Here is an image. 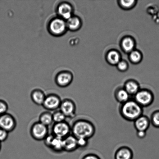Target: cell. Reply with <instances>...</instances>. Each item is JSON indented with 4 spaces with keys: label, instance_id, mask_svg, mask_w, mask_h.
Returning a JSON list of instances; mask_svg holds the SVG:
<instances>
[{
    "label": "cell",
    "instance_id": "obj_9",
    "mask_svg": "<svg viewBox=\"0 0 159 159\" xmlns=\"http://www.w3.org/2000/svg\"><path fill=\"white\" fill-rule=\"evenodd\" d=\"M16 126V120L11 114L7 113L0 116V128L10 133L15 130Z\"/></svg>",
    "mask_w": 159,
    "mask_h": 159
},
{
    "label": "cell",
    "instance_id": "obj_30",
    "mask_svg": "<svg viewBox=\"0 0 159 159\" xmlns=\"http://www.w3.org/2000/svg\"><path fill=\"white\" fill-rule=\"evenodd\" d=\"M118 69L121 71H125L128 68V64L125 61H120L117 64Z\"/></svg>",
    "mask_w": 159,
    "mask_h": 159
},
{
    "label": "cell",
    "instance_id": "obj_21",
    "mask_svg": "<svg viewBox=\"0 0 159 159\" xmlns=\"http://www.w3.org/2000/svg\"><path fill=\"white\" fill-rule=\"evenodd\" d=\"M121 46L123 49L126 52H131L133 51L134 48V41L130 37H126L123 40Z\"/></svg>",
    "mask_w": 159,
    "mask_h": 159
},
{
    "label": "cell",
    "instance_id": "obj_11",
    "mask_svg": "<svg viewBox=\"0 0 159 159\" xmlns=\"http://www.w3.org/2000/svg\"><path fill=\"white\" fill-rule=\"evenodd\" d=\"M76 105L72 99L66 98L62 101L60 110L66 118H73L76 116Z\"/></svg>",
    "mask_w": 159,
    "mask_h": 159
},
{
    "label": "cell",
    "instance_id": "obj_24",
    "mask_svg": "<svg viewBox=\"0 0 159 159\" xmlns=\"http://www.w3.org/2000/svg\"><path fill=\"white\" fill-rule=\"evenodd\" d=\"M151 124L154 127L159 128V110L152 113L150 118Z\"/></svg>",
    "mask_w": 159,
    "mask_h": 159
},
{
    "label": "cell",
    "instance_id": "obj_4",
    "mask_svg": "<svg viewBox=\"0 0 159 159\" xmlns=\"http://www.w3.org/2000/svg\"><path fill=\"white\" fill-rule=\"evenodd\" d=\"M134 97V100L143 108L150 106L155 100L154 93L148 89H140Z\"/></svg>",
    "mask_w": 159,
    "mask_h": 159
},
{
    "label": "cell",
    "instance_id": "obj_2",
    "mask_svg": "<svg viewBox=\"0 0 159 159\" xmlns=\"http://www.w3.org/2000/svg\"><path fill=\"white\" fill-rule=\"evenodd\" d=\"M119 111L121 116L129 121L135 120L143 113V107L140 106L134 99H130L127 102L121 104Z\"/></svg>",
    "mask_w": 159,
    "mask_h": 159
},
{
    "label": "cell",
    "instance_id": "obj_6",
    "mask_svg": "<svg viewBox=\"0 0 159 159\" xmlns=\"http://www.w3.org/2000/svg\"><path fill=\"white\" fill-rule=\"evenodd\" d=\"M52 134L63 139L71 134V126L66 121L54 123L52 128Z\"/></svg>",
    "mask_w": 159,
    "mask_h": 159
},
{
    "label": "cell",
    "instance_id": "obj_18",
    "mask_svg": "<svg viewBox=\"0 0 159 159\" xmlns=\"http://www.w3.org/2000/svg\"><path fill=\"white\" fill-rule=\"evenodd\" d=\"M114 97L116 100L120 104L127 102L130 99V95L124 88L116 89L114 93Z\"/></svg>",
    "mask_w": 159,
    "mask_h": 159
},
{
    "label": "cell",
    "instance_id": "obj_27",
    "mask_svg": "<svg viewBox=\"0 0 159 159\" xmlns=\"http://www.w3.org/2000/svg\"><path fill=\"white\" fill-rule=\"evenodd\" d=\"M135 1H121L120 4L124 8L127 9L133 7L135 3Z\"/></svg>",
    "mask_w": 159,
    "mask_h": 159
},
{
    "label": "cell",
    "instance_id": "obj_33",
    "mask_svg": "<svg viewBox=\"0 0 159 159\" xmlns=\"http://www.w3.org/2000/svg\"><path fill=\"white\" fill-rule=\"evenodd\" d=\"M1 143H0V152H1Z\"/></svg>",
    "mask_w": 159,
    "mask_h": 159
},
{
    "label": "cell",
    "instance_id": "obj_20",
    "mask_svg": "<svg viewBox=\"0 0 159 159\" xmlns=\"http://www.w3.org/2000/svg\"><path fill=\"white\" fill-rule=\"evenodd\" d=\"M39 121L47 127L51 125L54 122L52 113L49 111L43 112L39 116Z\"/></svg>",
    "mask_w": 159,
    "mask_h": 159
},
{
    "label": "cell",
    "instance_id": "obj_25",
    "mask_svg": "<svg viewBox=\"0 0 159 159\" xmlns=\"http://www.w3.org/2000/svg\"><path fill=\"white\" fill-rule=\"evenodd\" d=\"M130 59L131 61L133 62V63H139L141 60V54L138 51H133L130 52Z\"/></svg>",
    "mask_w": 159,
    "mask_h": 159
},
{
    "label": "cell",
    "instance_id": "obj_29",
    "mask_svg": "<svg viewBox=\"0 0 159 159\" xmlns=\"http://www.w3.org/2000/svg\"><path fill=\"white\" fill-rule=\"evenodd\" d=\"M9 132L4 129L0 128V143L4 142L7 139L9 136Z\"/></svg>",
    "mask_w": 159,
    "mask_h": 159
},
{
    "label": "cell",
    "instance_id": "obj_19",
    "mask_svg": "<svg viewBox=\"0 0 159 159\" xmlns=\"http://www.w3.org/2000/svg\"><path fill=\"white\" fill-rule=\"evenodd\" d=\"M124 88L130 96H134L140 89L139 84L134 80L127 81L125 84Z\"/></svg>",
    "mask_w": 159,
    "mask_h": 159
},
{
    "label": "cell",
    "instance_id": "obj_3",
    "mask_svg": "<svg viewBox=\"0 0 159 159\" xmlns=\"http://www.w3.org/2000/svg\"><path fill=\"white\" fill-rule=\"evenodd\" d=\"M47 29L51 35L57 37L65 35L68 30L66 20L57 16L49 20L48 24Z\"/></svg>",
    "mask_w": 159,
    "mask_h": 159
},
{
    "label": "cell",
    "instance_id": "obj_23",
    "mask_svg": "<svg viewBox=\"0 0 159 159\" xmlns=\"http://www.w3.org/2000/svg\"><path fill=\"white\" fill-rule=\"evenodd\" d=\"M52 114L53 120L54 123H60L66 121V116L60 110L54 111Z\"/></svg>",
    "mask_w": 159,
    "mask_h": 159
},
{
    "label": "cell",
    "instance_id": "obj_22",
    "mask_svg": "<svg viewBox=\"0 0 159 159\" xmlns=\"http://www.w3.org/2000/svg\"><path fill=\"white\" fill-rule=\"evenodd\" d=\"M107 60L111 64L117 65L120 61V57L118 52L115 51H110L107 54Z\"/></svg>",
    "mask_w": 159,
    "mask_h": 159
},
{
    "label": "cell",
    "instance_id": "obj_1",
    "mask_svg": "<svg viewBox=\"0 0 159 159\" xmlns=\"http://www.w3.org/2000/svg\"><path fill=\"white\" fill-rule=\"evenodd\" d=\"M96 129L91 121L84 119L76 120L71 126V134L77 139H89L94 136Z\"/></svg>",
    "mask_w": 159,
    "mask_h": 159
},
{
    "label": "cell",
    "instance_id": "obj_5",
    "mask_svg": "<svg viewBox=\"0 0 159 159\" xmlns=\"http://www.w3.org/2000/svg\"><path fill=\"white\" fill-rule=\"evenodd\" d=\"M32 138L35 141H43L49 134L48 127L37 121L31 126L30 130Z\"/></svg>",
    "mask_w": 159,
    "mask_h": 159
},
{
    "label": "cell",
    "instance_id": "obj_10",
    "mask_svg": "<svg viewBox=\"0 0 159 159\" xmlns=\"http://www.w3.org/2000/svg\"><path fill=\"white\" fill-rule=\"evenodd\" d=\"M74 75L71 71L68 70L60 71L56 75L55 82L58 87L65 88L69 86L72 83Z\"/></svg>",
    "mask_w": 159,
    "mask_h": 159
},
{
    "label": "cell",
    "instance_id": "obj_28",
    "mask_svg": "<svg viewBox=\"0 0 159 159\" xmlns=\"http://www.w3.org/2000/svg\"><path fill=\"white\" fill-rule=\"evenodd\" d=\"M77 144L79 148H84L87 147L89 144V140L85 138H80L77 139Z\"/></svg>",
    "mask_w": 159,
    "mask_h": 159
},
{
    "label": "cell",
    "instance_id": "obj_8",
    "mask_svg": "<svg viewBox=\"0 0 159 159\" xmlns=\"http://www.w3.org/2000/svg\"><path fill=\"white\" fill-rule=\"evenodd\" d=\"M56 12L57 16L67 20L74 15V8L72 5L68 2L62 1L57 4Z\"/></svg>",
    "mask_w": 159,
    "mask_h": 159
},
{
    "label": "cell",
    "instance_id": "obj_13",
    "mask_svg": "<svg viewBox=\"0 0 159 159\" xmlns=\"http://www.w3.org/2000/svg\"><path fill=\"white\" fill-rule=\"evenodd\" d=\"M64 152H71L79 148L77 139L72 134H70L63 139Z\"/></svg>",
    "mask_w": 159,
    "mask_h": 159
},
{
    "label": "cell",
    "instance_id": "obj_15",
    "mask_svg": "<svg viewBox=\"0 0 159 159\" xmlns=\"http://www.w3.org/2000/svg\"><path fill=\"white\" fill-rule=\"evenodd\" d=\"M134 153L130 148L123 146L117 149L115 152V159H133Z\"/></svg>",
    "mask_w": 159,
    "mask_h": 159
},
{
    "label": "cell",
    "instance_id": "obj_12",
    "mask_svg": "<svg viewBox=\"0 0 159 159\" xmlns=\"http://www.w3.org/2000/svg\"><path fill=\"white\" fill-rule=\"evenodd\" d=\"M43 141L45 146L53 152L58 153L64 152L63 139L54 136L52 134L48 135Z\"/></svg>",
    "mask_w": 159,
    "mask_h": 159
},
{
    "label": "cell",
    "instance_id": "obj_14",
    "mask_svg": "<svg viewBox=\"0 0 159 159\" xmlns=\"http://www.w3.org/2000/svg\"><path fill=\"white\" fill-rule=\"evenodd\" d=\"M150 118L143 115L134 121V125L137 131H147L151 125Z\"/></svg>",
    "mask_w": 159,
    "mask_h": 159
},
{
    "label": "cell",
    "instance_id": "obj_16",
    "mask_svg": "<svg viewBox=\"0 0 159 159\" xmlns=\"http://www.w3.org/2000/svg\"><path fill=\"white\" fill-rule=\"evenodd\" d=\"M46 96L44 92L39 89H34L30 93V98L32 102L38 106L43 105Z\"/></svg>",
    "mask_w": 159,
    "mask_h": 159
},
{
    "label": "cell",
    "instance_id": "obj_26",
    "mask_svg": "<svg viewBox=\"0 0 159 159\" xmlns=\"http://www.w3.org/2000/svg\"><path fill=\"white\" fill-rule=\"evenodd\" d=\"M8 105L6 101L0 99V116L7 113Z\"/></svg>",
    "mask_w": 159,
    "mask_h": 159
},
{
    "label": "cell",
    "instance_id": "obj_7",
    "mask_svg": "<svg viewBox=\"0 0 159 159\" xmlns=\"http://www.w3.org/2000/svg\"><path fill=\"white\" fill-rule=\"evenodd\" d=\"M62 100L59 95L51 93L46 95L43 107L48 111H56L60 108Z\"/></svg>",
    "mask_w": 159,
    "mask_h": 159
},
{
    "label": "cell",
    "instance_id": "obj_31",
    "mask_svg": "<svg viewBox=\"0 0 159 159\" xmlns=\"http://www.w3.org/2000/svg\"><path fill=\"white\" fill-rule=\"evenodd\" d=\"M82 159H101L100 157L96 154L89 153L87 154L83 157Z\"/></svg>",
    "mask_w": 159,
    "mask_h": 159
},
{
    "label": "cell",
    "instance_id": "obj_17",
    "mask_svg": "<svg viewBox=\"0 0 159 159\" xmlns=\"http://www.w3.org/2000/svg\"><path fill=\"white\" fill-rule=\"evenodd\" d=\"M68 30L75 32L78 30L82 26V21L80 18L77 16L73 15L66 20Z\"/></svg>",
    "mask_w": 159,
    "mask_h": 159
},
{
    "label": "cell",
    "instance_id": "obj_32",
    "mask_svg": "<svg viewBox=\"0 0 159 159\" xmlns=\"http://www.w3.org/2000/svg\"><path fill=\"white\" fill-rule=\"evenodd\" d=\"M136 134L137 137L139 138L143 139L146 137L147 132L146 131H137Z\"/></svg>",
    "mask_w": 159,
    "mask_h": 159
}]
</instances>
